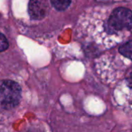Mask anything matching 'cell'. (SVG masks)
<instances>
[{"label":"cell","instance_id":"1","mask_svg":"<svg viewBox=\"0 0 132 132\" xmlns=\"http://www.w3.org/2000/svg\"><path fill=\"white\" fill-rule=\"evenodd\" d=\"M21 87L15 81L0 82V108L6 110L15 108L21 98Z\"/></svg>","mask_w":132,"mask_h":132},{"label":"cell","instance_id":"2","mask_svg":"<svg viewBox=\"0 0 132 132\" xmlns=\"http://www.w3.org/2000/svg\"><path fill=\"white\" fill-rule=\"evenodd\" d=\"M132 28V11L125 7L117 8L110 15L107 23V32L109 33Z\"/></svg>","mask_w":132,"mask_h":132},{"label":"cell","instance_id":"3","mask_svg":"<svg viewBox=\"0 0 132 132\" xmlns=\"http://www.w3.org/2000/svg\"><path fill=\"white\" fill-rule=\"evenodd\" d=\"M47 5L43 0H30L29 4V15L33 19H43L46 15Z\"/></svg>","mask_w":132,"mask_h":132},{"label":"cell","instance_id":"4","mask_svg":"<svg viewBox=\"0 0 132 132\" xmlns=\"http://www.w3.org/2000/svg\"><path fill=\"white\" fill-rule=\"evenodd\" d=\"M119 52L125 57L132 60V40L121 46L119 48Z\"/></svg>","mask_w":132,"mask_h":132},{"label":"cell","instance_id":"5","mask_svg":"<svg viewBox=\"0 0 132 132\" xmlns=\"http://www.w3.org/2000/svg\"><path fill=\"white\" fill-rule=\"evenodd\" d=\"M50 2L56 9L59 11H63L68 8L71 0H50Z\"/></svg>","mask_w":132,"mask_h":132},{"label":"cell","instance_id":"6","mask_svg":"<svg viewBox=\"0 0 132 132\" xmlns=\"http://www.w3.org/2000/svg\"><path fill=\"white\" fill-rule=\"evenodd\" d=\"M9 47V43L3 34L0 32V52L5 51Z\"/></svg>","mask_w":132,"mask_h":132},{"label":"cell","instance_id":"7","mask_svg":"<svg viewBox=\"0 0 132 132\" xmlns=\"http://www.w3.org/2000/svg\"><path fill=\"white\" fill-rule=\"evenodd\" d=\"M128 83L129 87L132 89V72L131 73V74L129 75L128 78Z\"/></svg>","mask_w":132,"mask_h":132}]
</instances>
